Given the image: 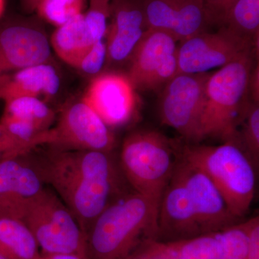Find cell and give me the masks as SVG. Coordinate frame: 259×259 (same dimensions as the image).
<instances>
[{
    "label": "cell",
    "instance_id": "cell-31",
    "mask_svg": "<svg viewBox=\"0 0 259 259\" xmlns=\"http://www.w3.org/2000/svg\"><path fill=\"white\" fill-rule=\"evenodd\" d=\"M248 233V258L259 259L258 216L245 221Z\"/></svg>",
    "mask_w": 259,
    "mask_h": 259
},
{
    "label": "cell",
    "instance_id": "cell-38",
    "mask_svg": "<svg viewBox=\"0 0 259 259\" xmlns=\"http://www.w3.org/2000/svg\"><path fill=\"white\" fill-rule=\"evenodd\" d=\"M103 1L110 2V0H103Z\"/></svg>",
    "mask_w": 259,
    "mask_h": 259
},
{
    "label": "cell",
    "instance_id": "cell-27",
    "mask_svg": "<svg viewBox=\"0 0 259 259\" xmlns=\"http://www.w3.org/2000/svg\"><path fill=\"white\" fill-rule=\"evenodd\" d=\"M110 17V2L90 0L89 10L83 13V20L89 35L95 44L106 36L107 20Z\"/></svg>",
    "mask_w": 259,
    "mask_h": 259
},
{
    "label": "cell",
    "instance_id": "cell-19",
    "mask_svg": "<svg viewBox=\"0 0 259 259\" xmlns=\"http://www.w3.org/2000/svg\"><path fill=\"white\" fill-rule=\"evenodd\" d=\"M222 246L217 233L187 239L154 241L131 259H221Z\"/></svg>",
    "mask_w": 259,
    "mask_h": 259
},
{
    "label": "cell",
    "instance_id": "cell-24",
    "mask_svg": "<svg viewBox=\"0 0 259 259\" xmlns=\"http://www.w3.org/2000/svg\"><path fill=\"white\" fill-rule=\"evenodd\" d=\"M85 0H40L36 10L40 18L59 27L82 14Z\"/></svg>",
    "mask_w": 259,
    "mask_h": 259
},
{
    "label": "cell",
    "instance_id": "cell-2",
    "mask_svg": "<svg viewBox=\"0 0 259 259\" xmlns=\"http://www.w3.org/2000/svg\"><path fill=\"white\" fill-rule=\"evenodd\" d=\"M159 202L125 193L112 202L87 232L90 259H131L158 241Z\"/></svg>",
    "mask_w": 259,
    "mask_h": 259
},
{
    "label": "cell",
    "instance_id": "cell-14",
    "mask_svg": "<svg viewBox=\"0 0 259 259\" xmlns=\"http://www.w3.org/2000/svg\"><path fill=\"white\" fill-rule=\"evenodd\" d=\"M24 156L0 157V218L21 220L29 204L46 189L36 161Z\"/></svg>",
    "mask_w": 259,
    "mask_h": 259
},
{
    "label": "cell",
    "instance_id": "cell-17",
    "mask_svg": "<svg viewBox=\"0 0 259 259\" xmlns=\"http://www.w3.org/2000/svg\"><path fill=\"white\" fill-rule=\"evenodd\" d=\"M111 23L107 32V51L114 63L128 60L148 30L139 0H110Z\"/></svg>",
    "mask_w": 259,
    "mask_h": 259
},
{
    "label": "cell",
    "instance_id": "cell-23",
    "mask_svg": "<svg viewBox=\"0 0 259 259\" xmlns=\"http://www.w3.org/2000/svg\"><path fill=\"white\" fill-rule=\"evenodd\" d=\"M4 115L21 121L40 132L51 131L56 118L55 113L47 103L32 97H19L5 102Z\"/></svg>",
    "mask_w": 259,
    "mask_h": 259
},
{
    "label": "cell",
    "instance_id": "cell-13",
    "mask_svg": "<svg viewBox=\"0 0 259 259\" xmlns=\"http://www.w3.org/2000/svg\"><path fill=\"white\" fill-rule=\"evenodd\" d=\"M110 128L122 127L134 118L139 100L127 75L105 73L95 76L82 98Z\"/></svg>",
    "mask_w": 259,
    "mask_h": 259
},
{
    "label": "cell",
    "instance_id": "cell-32",
    "mask_svg": "<svg viewBox=\"0 0 259 259\" xmlns=\"http://www.w3.org/2000/svg\"><path fill=\"white\" fill-rule=\"evenodd\" d=\"M259 69L258 64H254L250 73L248 93L250 100L258 103L259 102Z\"/></svg>",
    "mask_w": 259,
    "mask_h": 259
},
{
    "label": "cell",
    "instance_id": "cell-21",
    "mask_svg": "<svg viewBox=\"0 0 259 259\" xmlns=\"http://www.w3.org/2000/svg\"><path fill=\"white\" fill-rule=\"evenodd\" d=\"M0 252L8 259H39L40 248L22 220L0 218Z\"/></svg>",
    "mask_w": 259,
    "mask_h": 259
},
{
    "label": "cell",
    "instance_id": "cell-8",
    "mask_svg": "<svg viewBox=\"0 0 259 259\" xmlns=\"http://www.w3.org/2000/svg\"><path fill=\"white\" fill-rule=\"evenodd\" d=\"M177 41L163 30L148 29L130 59L126 74L136 90L157 91L177 74Z\"/></svg>",
    "mask_w": 259,
    "mask_h": 259
},
{
    "label": "cell",
    "instance_id": "cell-10",
    "mask_svg": "<svg viewBox=\"0 0 259 259\" xmlns=\"http://www.w3.org/2000/svg\"><path fill=\"white\" fill-rule=\"evenodd\" d=\"M248 53L258 54L226 28H221L217 32H200L178 46L177 74L207 73Z\"/></svg>",
    "mask_w": 259,
    "mask_h": 259
},
{
    "label": "cell",
    "instance_id": "cell-28",
    "mask_svg": "<svg viewBox=\"0 0 259 259\" xmlns=\"http://www.w3.org/2000/svg\"><path fill=\"white\" fill-rule=\"evenodd\" d=\"M107 61L106 42L104 40L97 42L83 57L77 69L89 76H98Z\"/></svg>",
    "mask_w": 259,
    "mask_h": 259
},
{
    "label": "cell",
    "instance_id": "cell-18",
    "mask_svg": "<svg viewBox=\"0 0 259 259\" xmlns=\"http://www.w3.org/2000/svg\"><path fill=\"white\" fill-rule=\"evenodd\" d=\"M61 81L54 66L36 65L0 77V100L5 102L23 97L55 96Z\"/></svg>",
    "mask_w": 259,
    "mask_h": 259
},
{
    "label": "cell",
    "instance_id": "cell-25",
    "mask_svg": "<svg viewBox=\"0 0 259 259\" xmlns=\"http://www.w3.org/2000/svg\"><path fill=\"white\" fill-rule=\"evenodd\" d=\"M241 133L238 142L243 146V151L253 166H258L259 161V107L250 100L242 120Z\"/></svg>",
    "mask_w": 259,
    "mask_h": 259
},
{
    "label": "cell",
    "instance_id": "cell-9",
    "mask_svg": "<svg viewBox=\"0 0 259 259\" xmlns=\"http://www.w3.org/2000/svg\"><path fill=\"white\" fill-rule=\"evenodd\" d=\"M53 129L56 149L112 153L115 146L111 128L82 99L64 107Z\"/></svg>",
    "mask_w": 259,
    "mask_h": 259
},
{
    "label": "cell",
    "instance_id": "cell-12",
    "mask_svg": "<svg viewBox=\"0 0 259 259\" xmlns=\"http://www.w3.org/2000/svg\"><path fill=\"white\" fill-rule=\"evenodd\" d=\"M51 59V42L41 29L26 22H0V77Z\"/></svg>",
    "mask_w": 259,
    "mask_h": 259
},
{
    "label": "cell",
    "instance_id": "cell-4",
    "mask_svg": "<svg viewBox=\"0 0 259 259\" xmlns=\"http://www.w3.org/2000/svg\"><path fill=\"white\" fill-rule=\"evenodd\" d=\"M177 152L209 177L233 215L244 217L254 197L255 177L254 166L238 145H186Z\"/></svg>",
    "mask_w": 259,
    "mask_h": 259
},
{
    "label": "cell",
    "instance_id": "cell-35",
    "mask_svg": "<svg viewBox=\"0 0 259 259\" xmlns=\"http://www.w3.org/2000/svg\"><path fill=\"white\" fill-rule=\"evenodd\" d=\"M5 9V0H0V18L4 14Z\"/></svg>",
    "mask_w": 259,
    "mask_h": 259
},
{
    "label": "cell",
    "instance_id": "cell-36",
    "mask_svg": "<svg viewBox=\"0 0 259 259\" xmlns=\"http://www.w3.org/2000/svg\"><path fill=\"white\" fill-rule=\"evenodd\" d=\"M0 259H8L7 258L6 256L4 254H3V253L0 252Z\"/></svg>",
    "mask_w": 259,
    "mask_h": 259
},
{
    "label": "cell",
    "instance_id": "cell-22",
    "mask_svg": "<svg viewBox=\"0 0 259 259\" xmlns=\"http://www.w3.org/2000/svg\"><path fill=\"white\" fill-rule=\"evenodd\" d=\"M221 28H226L258 52L259 0H237Z\"/></svg>",
    "mask_w": 259,
    "mask_h": 259
},
{
    "label": "cell",
    "instance_id": "cell-20",
    "mask_svg": "<svg viewBox=\"0 0 259 259\" xmlns=\"http://www.w3.org/2000/svg\"><path fill=\"white\" fill-rule=\"evenodd\" d=\"M95 44L85 26L83 13L58 27L51 39L56 55L76 69Z\"/></svg>",
    "mask_w": 259,
    "mask_h": 259
},
{
    "label": "cell",
    "instance_id": "cell-5",
    "mask_svg": "<svg viewBox=\"0 0 259 259\" xmlns=\"http://www.w3.org/2000/svg\"><path fill=\"white\" fill-rule=\"evenodd\" d=\"M175 149L157 131L141 130L125 138L118 163L135 192L160 202L178 161Z\"/></svg>",
    "mask_w": 259,
    "mask_h": 259
},
{
    "label": "cell",
    "instance_id": "cell-6",
    "mask_svg": "<svg viewBox=\"0 0 259 259\" xmlns=\"http://www.w3.org/2000/svg\"><path fill=\"white\" fill-rule=\"evenodd\" d=\"M22 221L42 255L87 253V237L72 212L54 191L45 190L29 204Z\"/></svg>",
    "mask_w": 259,
    "mask_h": 259
},
{
    "label": "cell",
    "instance_id": "cell-30",
    "mask_svg": "<svg viewBox=\"0 0 259 259\" xmlns=\"http://www.w3.org/2000/svg\"><path fill=\"white\" fill-rule=\"evenodd\" d=\"M31 150L28 145L12 137L0 124V157L23 156Z\"/></svg>",
    "mask_w": 259,
    "mask_h": 259
},
{
    "label": "cell",
    "instance_id": "cell-33",
    "mask_svg": "<svg viewBox=\"0 0 259 259\" xmlns=\"http://www.w3.org/2000/svg\"><path fill=\"white\" fill-rule=\"evenodd\" d=\"M42 255L47 259H90L87 253H60Z\"/></svg>",
    "mask_w": 259,
    "mask_h": 259
},
{
    "label": "cell",
    "instance_id": "cell-26",
    "mask_svg": "<svg viewBox=\"0 0 259 259\" xmlns=\"http://www.w3.org/2000/svg\"><path fill=\"white\" fill-rule=\"evenodd\" d=\"M222 246L221 259H247L248 233L246 222L237 223L218 232Z\"/></svg>",
    "mask_w": 259,
    "mask_h": 259
},
{
    "label": "cell",
    "instance_id": "cell-1",
    "mask_svg": "<svg viewBox=\"0 0 259 259\" xmlns=\"http://www.w3.org/2000/svg\"><path fill=\"white\" fill-rule=\"evenodd\" d=\"M46 184L66 204L86 234L94 221L125 194V177L112 153L53 148L36 162Z\"/></svg>",
    "mask_w": 259,
    "mask_h": 259
},
{
    "label": "cell",
    "instance_id": "cell-11",
    "mask_svg": "<svg viewBox=\"0 0 259 259\" xmlns=\"http://www.w3.org/2000/svg\"><path fill=\"white\" fill-rule=\"evenodd\" d=\"M175 172L185 186L202 234L218 233L238 222L221 192L198 167L180 157Z\"/></svg>",
    "mask_w": 259,
    "mask_h": 259
},
{
    "label": "cell",
    "instance_id": "cell-34",
    "mask_svg": "<svg viewBox=\"0 0 259 259\" xmlns=\"http://www.w3.org/2000/svg\"><path fill=\"white\" fill-rule=\"evenodd\" d=\"M27 6L30 10H36L37 5L40 0H25Z\"/></svg>",
    "mask_w": 259,
    "mask_h": 259
},
{
    "label": "cell",
    "instance_id": "cell-37",
    "mask_svg": "<svg viewBox=\"0 0 259 259\" xmlns=\"http://www.w3.org/2000/svg\"><path fill=\"white\" fill-rule=\"evenodd\" d=\"M39 259H47V258H46L45 257H44V255H42L41 254V256H40V258Z\"/></svg>",
    "mask_w": 259,
    "mask_h": 259
},
{
    "label": "cell",
    "instance_id": "cell-29",
    "mask_svg": "<svg viewBox=\"0 0 259 259\" xmlns=\"http://www.w3.org/2000/svg\"><path fill=\"white\" fill-rule=\"evenodd\" d=\"M209 25L221 26L228 12L237 0H202Z\"/></svg>",
    "mask_w": 259,
    "mask_h": 259
},
{
    "label": "cell",
    "instance_id": "cell-15",
    "mask_svg": "<svg viewBox=\"0 0 259 259\" xmlns=\"http://www.w3.org/2000/svg\"><path fill=\"white\" fill-rule=\"evenodd\" d=\"M148 29L168 32L177 42L207 31L202 0H139Z\"/></svg>",
    "mask_w": 259,
    "mask_h": 259
},
{
    "label": "cell",
    "instance_id": "cell-3",
    "mask_svg": "<svg viewBox=\"0 0 259 259\" xmlns=\"http://www.w3.org/2000/svg\"><path fill=\"white\" fill-rule=\"evenodd\" d=\"M256 54L248 53L209 74L204 87L200 141L218 138L238 144L241 125L250 100L248 83Z\"/></svg>",
    "mask_w": 259,
    "mask_h": 259
},
{
    "label": "cell",
    "instance_id": "cell-16",
    "mask_svg": "<svg viewBox=\"0 0 259 259\" xmlns=\"http://www.w3.org/2000/svg\"><path fill=\"white\" fill-rule=\"evenodd\" d=\"M158 229V240L166 241L203 235L188 192L175 171L160 200Z\"/></svg>",
    "mask_w": 259,
    "mask_h": 259
},
{
    "label": "cell",
    "instance_id": "cell-7",
    "mask_svg": "<svg viewBox=\"0 0 259 259\" xmlns=\"http://www.w3.org/2000/svg\"><path fill=\"white\" fill-rule=\"evenodd\" d=\"M209 76L208 72L176 74L163 87L161 93V122L190 142L200 141L204 87Z\"/></svg>",
    "mask_w": 259,
    "mask_h": 259
}]
</instances>
